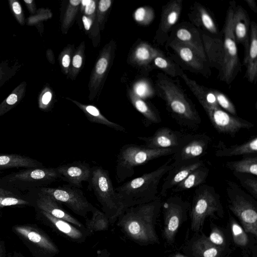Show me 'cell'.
<instances>
[{
  "label": "cell",
  "instance_id": "obj_1",
  "mask_svg": "<svg viewBox=\"0 0 257 257\" xmlns=\"http://www.w3.org/2000/svg\"><path fill=\"white\" fill-rule=\"evenodd\" d=\"M162 204L159 196L151 202L127 207L118 216L116 225L127 239L139 245L159 244L155 225Z\"/></svg>",
  "mask_w": 257,
  "mask_h": 257
},
{
  "label": "cell",
  "instance_id": "obj_2",
  "mask_svg": "<svg viewBox=\"0 0 257 257\" xmlns=\"http://www.w3.org/2000/svg\"><path fill=\"white\" fill-rule=\"evenodd\" d=\"M155 92L165 102L168 111L180 124L196 127L201 118L194 103L188 97L179 80H174L162 72L156 81Z\"/></svg>",
  "mask_w": 257,
  "mask_h": 257
},
{
  "label": "cell",
  "instance_id": "obj_3",
  "mask_svg": "<svg viewBox=\"0 0 257 257\" xmlns=\"http://www.w3.org/2000/svg\"><path fill=\"white\" fill-rule=\"evenodd\" d=\"M172 158L156 170L130 180L115 188L124 209L156 199L162 178L173 168Z\"/></svg>",
  "mask_w": 257,
  "mask_h": 257
},
{
  "label": "cell",
  "instance_id": "obj_4",
  "mask_svg": "<svg viewBox=\"0 0 257 257\" xmlns=\"http://www.w3.org/2000/svg\"><path fill=\"white\" fill-rule=\"evenodd\" d=\"M190 209L191 229L195 233L201 231L207 217L218 219L224 215L219 194L213 186L207 184L196 189Z\"/></svg>",
  "mask_w": 257,
  "mask_h": 257
},
{
  "label": "cell",
  "instance_id": "obj_5",
  "mask_svg": "<svg viewBox=\"0 0 257 257\" xmlns=\"http://www.w3.org/2000/svg\"><path fill=\"white\" fill-rule=\"evenodd\" d=\"M178 148L150 149L144 146L126 144L120 149L116 165V179L118 183L132 177L134 168L154 159L174 155Z\"/></svg>",
  "mask_w": 257,
  "mask_h": 257
},
{
  "label": "cell",
  "instance_id": "obj_6",
  "mask_svg": "<svg viewBox=\"0 0 257 257\" xmlns=\"http://www.w3.org/2000/svg\"><path fill=\"white\" fill-rule=\"evenodd\" d=\"M88 189L93 191L110 224L115 222L124 208L112 185L108 171L100 166L92 167Z\"/></svg>",
  "mask_w": 257,
  "mask_h": 257
},
{
  "label": "cell",
  "instance_id": "obj_7",
  "mask_svg": "<svg viewBox=\"0 0 257 257\" xmlns=\"http://www.w3.org/2000/svg\"><path fill=\"white\" fill-rule=\"evenodd\" d=\"M235 6V1L229 2L221 31L222 58L218 77L227 85H230L241 71L237 44L233 34V15Z\"/></svg>",
  "mask_w": 257,
  "mask_h": 257
},
{
  "label": "cell",
  "instance_id": "obj_8",
  "mask_svg": "<svg viewBox=\"0 0 257 257\" xmlns=\"http://www.w3.org/2000/svg\"><path fill=\"white\" fill-rule=\"evenodd\" d=\"M228 207L238 219L241 226L248 233L257 236V201L236 183H226Z\"/></svg>",
  "mask_w": 257,
  "mask_h": 257
},
{
  "label": "cell",
  "instance_id": "obj_9",
  "mask_svg": "<svg viewBox=\"0 0 257 257\" xmlns=\"http://www.w3.org/2000/svg\"><path fill=\"white\" fill-rule=\"evenodd\" d=\"M167 55L183 70L208 78L211 74L208 60L203 59L190 47L175 40L168 39L164 45Z\"/></svg>",
  "mask_w": 257,
  "mask_h": 257
},
{
  "label": "cell",
  "instance_id": "obj_10",
  "mask_svg": "<svg viewBox=\"0 0 257 257\" xmlns=\"http://www.w3.org/2000/svg\"><path fill=\"white\" fill-rule=\"evenodd\" d=\"M208 115L213 126L219 133L234 137L242 129H249L253 124L221 109L217 101L197 99Z\"/></svg>",
  "mask_w": 257,
  "mask_h": 257
},
{
  "label": "cell",
  "instance_id": "obj_11",
  "mask_svg": "<svg viewBox=\"0 0 257 257\" xmlns=\"http://www.w3.org/2000/svg\"><path fill=\"white\" fill-rule=\"evenodd\" d=\"M164 216L163 238L172 244L179 227L187 219L190 204L179 196H170L162 204Z\"/></svg>",
  "mask_w": 257,
  "mask_h": 257
},
{
  "label": "cell",
  "instance_id": "obj_12",
  "mask_svg": "<svg viewBox=\"0 0 257 257\" xmlns=\"http://www.w3.org/2000/svg\"><path fill=\"white\" fill-rule=\"evenodd\" d=\"M40 191L49 195L76 214L84 218L96 208L88 201L80 188L69 184L54 188L42 187Z\"/></svg>",
  "mask_w": 257,
  "mask_h": 257
},
{
  "label": "cell",
  "instance_id": "obj_13",
  "mask_svg": "<svg viewBox=\"0 0 257 257\" xmlns=\"http://www.w3.org/2000/svg\"><path fill=\"white\" fill-rule=\"evenodd\" d=\"M188 18L200 32L210 38L222 40L221 31L213 13L205 6L195 2L190 6Z\"/></svg>",
  "mask_w": 257,
  "mask_h": 257
},
{
  "label": "cell",
  "instance_id": "obj_14",
  "mask_svg": "<svg viewBox=\"0 0 257 257\" xmlns=\"http://www.w3.org/2000/svg\"><path fill=\"white\" fill-rule=\"evenodd\" d=\"M210 140L209 137L202 134L185 136L182 143L173 155V167L195 160L204 154L209 147Z\"/></svg>",
  "mask_w": 257,
  "mask_h": 257
},
{
  "label": "cell",
  "instance_id": "obj_15",
  "mask_svg": "<svg viewBox=\"0 0 257 257\" xmlns=\"http://www.w3.org/2000/svg\"><path fill=\"white\" fill-rule=\"evenodd\" d=\"M168 39L175 40L190 47L203 59L208 60L201 33L189 22L176 24L171 31Z\"/></svg>",
  "mask_w": 257,
  "mask_h": 257
},
{
  "label": "cell",
  "instance_id": "obj_16",
  "mask_svg": "<svg viewBox=\"0 0 257 257\" xmlns=\"http://www.w3.org/2000/svg\"><path fill=\"white\" fill-rule=\"evenodd\" d=\"M182 9L183 0H171L162 6L160 22L155 37L157 44L164 46L180 17Z\"/></svg>",
  "mask_w": 257,
  "mask_h": 257
},
{
  "label": "cell",
  "instance_id": "obj_17",
  "mask_svg": "<svg viewBox=\"0 0 257 257\" xmlns=\"http://www.w3.org/2000/svg\"><path fill=\"white\" fill-rule=\"evenodd\" d=\"M196 234L187 243L185 252L192 257H229L232 250L212 243L204 234Z\"/></svg>",
  "mask_w": 257,
  "mask_h": 257
},
{
  "label": "cell",
  "instance_id": "obj_18",
  "mask_svg": "<svg viewBox=\"0 0 257 257\" xmlns=\"http://www.w3.org/2000/svg\"><path fill=\"white\" fill-rule=\"evenodd\" d=\"M185 135L174 131L168 127L158 129L153 136L139 137L138 139L144 142V146L154 149L178 148L182 143Z\"/></svg>",
  "mask_w": 257,
  "mask_h": 257
},
{
  "label": "cell",
  "instance_id": "obj_19",
  "mask_svg": "<svg viewBox=\"0 0 257 257\" xmlns=\"http://www.w3.org/2000/svg\"><path fill=\"white\" fill-rule=\"evenodd\" d=\"M41 213L51 227L70 241L81 243L91 236L86 228H79L66 220L54 217L45 211L41 210Z\"/></svg>",
  "mask_w": 257,
  "mask_h": 257
},
{
  "label": "cell",
  "instance_id": "obj_20",
  "mask_svg": "<svg viewBox=\"0 0 257 257\" xmlns=\"http://www.w3.org/2000/svg\"><path fill=\"white\" fill-rule=\"evenodd\" d=\"M60 179L68 184L78 188L82 187V182H89L92 168L87 163L74 162L57 167Z\"/></svg>",
  "mask_w": 257,
  "mask_h": 257
},
{
  "label": "cell",
  "instance_id": "obj_21",
  "mask_svg": "<svg viewBox=\"0 0 257 257\" xmlns=\"http://www.w3.org/2000/svg\"><path fill=\"white\" fill-rule=\"evenodd\" d=\"M250 20L243 8L235 6L233 15V34L236 44H241L244 50L243 61L247 56L250 31Z\"/></svg>",
  "mask_w": 257,
  "mask_h": 257
},
{
  "label": "cell",
  "instance_id": "obj_22",
  "mask_svg": "<svg viewBox=\"0 0 257 257\" xmlns=\"http://www.w3.org/2000/svg\"><path fill=\"white\" fill-rule=\"evenodd\" d=\"M204 165L202 160H195L173 167L166 174L160 193L166 196L169 192L183 181L191 172Z\"/></svg>",
  "mask_w": 257,
  "mask_h": 257
},
{
  "label": "cell",
  "instance_id": "obj_23",
  "mask_svg": "<svg viewBox=\"0 0 257 257\" xmlns=\"http://www.w3.org/2000/svg\"><path fill=\"white\" fill-rule=\"evenodd\" d=\"M8 179L10 181L39 182L50 183L60 179L57 168H30L10 175Z\"/></svg>",
  "mask_w": 257,
  "mask_h": 257
},
{
  "label": "cell",
  "instance_id": "obj_24",
  "mask_svg": "<svg viewBox=\"0 0 257 257\" xmlns=\"http://www.w3.org/2000/svg\"><path fill=\"white\" fill-rule=\"evenodd\" d=\"M37 204L41 210L45 211L54 217L66 220L79 228H85L84 225L66 211L61 203L47 194L40 191Z\"/></svg>",
  "mask_w": 257,
  "mask_h": 257
},
{
  "label": "cell",
  "instance_id": "obj_25",
  "mask_svg": "<svg viewBox=\"0 0 257 257\" xmlns=\"http://www.w3.org/2000/svg\"><path fill=\"white\" fill-rule=\"evenodd\" d=\"M15 229L36 244L41 249L45 257H53L59 253L57 245L43 233L22 226L16 227Z\"/></svg>",
  "mask_w": 257,
  "mask_h": 257
},
{
  "label": "cell",
  "instance_id": "obj_26",
  "mask_svg": "<svg viewBox=\"0 0 257 257\" xmlns=\"http://www.w3.org/2000/svg\"><path fill=\"white\" fill-rule=\"evenodd\" d=\"M243 64L246 68L244 77L249 82L255 84L257 77V24L253 21L250 23L249 49Z\"/></svg>",
  "mask_w": 257,
  "mask_h": 257
},
{
  "label": "cell",
  "instance_id": "obj_27",
  "mask_svg": "<svg viewBox=\"0 0 257 257\" xmlns=\"http://www.w3.org/2000/svg\"><path fill=\"white\" fill-rule=\"evenodd\" d=\"M257 153V137L255 136L241 144L226 146L219 143L215 155L217 157L256 154Z\"/></svg>",
  "mask_w": 257,
  "mask_h": 257
},
{
  "label": "cell",
  "instance_id": "obj_28",
  "mask_svg": "<svg viewBox=\"0 0 257 257\" xmlns=\"http://www.w3.org/2000/svg\"><path fill=\"white\" fill-rule=\"evenodd\" d=\"M230 231L233 244L248 253L256 248L255 240L251 239L248 233L232 216L229 219Z\"/></svg>",
  "mask_w": 257,
  "mask_h": 257
},
{
  "label": "cell",
  "instance_id": "obj_29",
  "mask_svg": "<svg viewBox=\"0 0 257 257\" xmlns=\"http://www.w3.org/2000/svg\"><path fill=\"white\" fill-rule=\"evenodd\" d=\"M41 164L29 157L17 154H0V169L12 168H36Z\"/></svg>",
  "mask_w": 257,
  "mask_h": 257
},
{
  "label": "cell",
  "instance_id": "obj_30",
  "mask_svg": "<svg viewBox=\"0 0 257 257\" xmlns=\"http://www.w3.org/2000/svg\"><path fill=\"white\" fill-rule=\"evenodd\" d=\"M209 172V169L204 165L199 167L173 188L172 192L184 191L203 184L208 176Z\"/></svg>",
  "mask_w": 257,
  "mask_h": 257
},
{
  "label": "cell",
  "instance_id": "obj_31",
  "mask_svg": "<svg viewBox=\"0 0 257 257\" xmlns=\"http://www.w3.org/2000/svg\"><path fill=\"white\" fill-rule=\"evenodd\" d=\"M152 61L155 67L171 78L180 77L184 73L181 67L164 52L156 56Z\"/></svg>",
  "mask_w": 257,
  "mask_h": 257
},
{
  "label": "cell",
  "instance_id": "obj_32",
  "mask_svg": "<svg viewBox=\"0 0 257 257\" xmlns=\"http://www.w3.org/2000/svg\"><path fill=\"white\" fill-rule=\"evenodd\" d=\"M77 104L84 111L89 121L104 125L116 131L125 132V129L122 126L107 119L95 106Z\"/></svg>",
  "mask_w": 257,
  "mask_h": 257
},
{
  "label": "cell",
  "instance_id": "obj_33",
  "mask_svg": "<svg viewBox=\"0 0 257 257\" xmlns=\"http://www.w3.org/2000/svg\"><path fill=\"white\" fill-rule=\"evenodd\" d=\"M225 167L233 173L249 174L257 176V157L255 155L238 161L227 162Z\"/></svg>",
  "mask_w": 257,
  "mask_h": 257
},
{
  "label": "cell",
  "instance_id": "obj_34",
  "mask_svg": "<svg viewBox=\"0 0 257 257\" xmlns=\"http://www.w3.org/2000/svg\"><path fill=\"white\" fill-rule=\"evenodd\" d=\"M110 224L109 221L105 214L96 208L92 212L91 218L86 219L84 225L91 235L97 231L107 230Z\"/></svg>",
  "mask_w": 257,
  "mask_h": 257
},
{
  "label": "cell",
  "instance_id": "obj_35",
  "mask_svg": "<svg viewBox=\"0 0 257 257\" xmlns=\"http://www.w3.org/2000/svg\"><path fill=\"white\" fill-rule=\"evenodd\" d=\"M208 240L213 244L224 249H230V239L229 233L225 229L213 224L211 225V232L207 236Z\"/></svg>",
  "mask_w": 257,
  "mask_h": 257
},
{
  "label": "cell",
  "instance_id": "obj_36",
  "mask_svg": "<svg viewBox=\"0 0 257 257\" xmlns=\"http://www.w3.org/2000/svg\"><path fill=\"white\" fill-rule=\"evenodd\" d=\"M133 102L136 109L144 115L148 122L157 123L161 122L160 114L155 108L139 98L134 99Z\"/></svg>",
  "mask_w": 257,
  "mask_h": 257
},
{
  "label": "cell",
  "instance_id": "obj_37",
  "mask_svg": "<svg viewBox=\"0 0 257 257\" xmlns=\"http://www.w3.org/2000/svg\"><path fill=\"white\" fill-rule=\"evenodd\" d=\"M233 175L250 195L257 199V177L253 175L245 173H233Z\"/></svg>",
  "mask_w": 257,
  "mask_h": 257
},
{
  "label": "cell",
  "instance_id": "obj_38",
  "mask_svg": "<svg viewBox=\"0 0 257 257\" xmlns=\"http://www.w3.org/2000/svg\"><path fill=\"white\" fill-rule=\"evenodd\" d=\"M211 92L215 96L219 106L228 113L236 115V110L234 104L228 97L219 90L210 88Z\"/></svg>",
  "mask_w": 257,
  "mask_h": 257
},
{
  "label": "cell",
  "instance_id": "obj_39",
  "mask_svg": "<svg viewBox=\"0 0 257 257\" xmlns=\"http://www.w3.org/2000/svg\"><path fill=\"white\" fill-rule=\"evenodd\" d=\"M154 12L152 8L149 7H141L138 8L135 12V20L144 24L151 23L154 18Z\"/></svg>",
  "mask_w": 257,
  "mask_h": 257
},
{
  "label": "cell",
  "instance_id": "obj_40",
  "mask_svg": "<svg viewBox=\"0 0 257 257\" xmlns=\"http://www.w3.org/2000/svg\"><path fill=\"white\" fill-rule=\"evenodd\" d=\"M28 202L21 198L14 197L13 196H0V207L18 205H25Z\"/></svg>",
  "mask_w": 257,
  "mask_h": 257
},
{
  "label": "cell",
  "instance_id": "obj_41",
  "mask_svg": "<svg viewBox=\"0 0 257 257\" xmlns=\"http://www.w3.org/2000/svg\"><path fill=\"white\" fill-rule=\"evenodd\" d=\"M135 90L138 95L143 97L152 95L153 92V91L149 87L148 84L144 82L137 84L135 86Z\"/></svg>",
  "mask_w": 257,
  "mask_h": 257
},
{
  "label": "cell",
  "instance_id": "obj_42",
  "mask_svg": "<svg viewBox=\"0 0 257 257\" xmlns=\"http://www.w3.org/2000/svg\"><path fill=\"white\" fill-rule=\"evenodd\" d=\"M108 65L107 60L104 57H102L97 61L95 71L97 74L102 75L106 70Z\"/></svg>",
  "mask_w": 257,
  "mask_h": 257
},
{
  "label": "cell",
  "instance_id": "obj_43",
  "mask_svg": "<svg viewBox=\"0 0 257 257\" xmlns=\"http://www.w3.org/2000/svg\"><path fill=\"white\" fill-rule=\"evenodd\" d=\"M81 4L85 7V13L87 15L92 14L95 10V3L92 0H82Z\"/></svg>",
  "mask_w": 257,
  "mask_h": 257
},
{
  "label": "cell",
  "instance_id": "obj_44",
  "mask_svg": "<svg viewBox=\"0 0 257 257\" xmlns=\"http://www.w3.org/2000/svg\"><path fill=\"white\" fill-rule=\"evenodd\" d=\"M111 6V1L101 0L99 3L98 9L101 12L106 11Z\"/></svg>",
  "mask_w": 257,
  "mask_h": 257
},
{
  "label": "cell",
  "instance_id": "obj_45",
  "mask_svg": "<svg viewBox=\"0 0 257 257\" xmlns=\"http://www.w3.org/2000/svg\"><path fill=\"white\" fill-rule=\"evenodd\" d=\"M73 66L76 68H79L82 65V58L79 55H76L73 58Z\"/></svg>",
  "mask_w": 257,
  "mask_h": 257
},
{
  "label": "cell",
  "instance_id": "obj_46",
  "mask_svg": "<svg viewBox=\"0 0 257 257\" xmlns=\"http://www.w3.org/2000/svg\"><path fill=\"white\" fill-rule=\"evenodd\" d=\"M52 98V94L50 92H46L42 96V102L44 105H47L50 102Z\"/></svg>",
  "mask_w": 257,
  "mask_h": 257
},
{
  "label": "cell",
  "instance_id": "obj_47",
  "mask_svg": "<svg viewBox=\"0 0 257 257\" xmlns=\"http://www.w3.org/2000/svg\"><path fill=\"white\" fill-rule=\"evenodd\" d=\"M250 10L254 13H257V6L254 0H244Z\"/></svg>",
  "mask_w": 257,
  "mask_h": 257
},
{
  "label": "cell",
  "instance_id": "obj_48",
  "mask_svg": "<svg viewBox=\"0 0 257 257\" xmlns=\"http://www.w3.org/2000/svg\"><path fill=\"white\" fill-rule=\"evenodd\" d=\"M82 21L86 30H89L92 24V21L87 17L84 16L82 17Z\"/></svg>",
  "mask_w": 257,
  "mask_h": 257
},
{
  "label": "cell",
  "instance_id": "obj_49",
  "mask_svg": "<svg viewBox=\"0 0 257 257\" xmlns=\"http://www.w3.org/2000/svg\"><path fill=\"white\" fill-rule=\"evenodd\" d=\"M96 257H109L110 253L107 249L104 248L98 250L96 252Z\"/></svg>",
  "mask_w": 257,
  "mask_h": 257
},
{
  "label": "cell",
  "instance_id": "obj_50",
  "mask_svg": "<svg viewBox=\"0 0 257 257\" xmlns=\"http://www.w3.org/2000/svg\"><path fill=\"white\" fill-rule=\"evenodd\" d=\"M12 6L13 10L16 15H19L21 14L22 8L20 4L18 2H14L12 4Z\"/></svg>",
  "mask_w": 257,
  "mask_h": 257
},
{
  "label": "cell",
  "instance_id": "obj_51",
  "mask_svg": "<svg viewBox=\"0 0 257 257\" xmlns=\"http://www.w3.org/2000/svg\"><path fill=\"white\" fill-rule=\"evenodd\" d=\"M70 62V59L69 56L68 55H65L63 56V57L62 58V65L64 67L67 68L69 66Z\"/></svg>",
  "mask_w": 257,
  "mask_h": 257
},
{
  "label": "cell",
  "instance_id": "obj_52",
  "mask_svg": "<svg viewBox=\"0 0 257 257\" xmlns=\"http://www.w3.org/2000/svg\"><path fill=\"white\" fill-rule=\"evenodd\" d=\"M13 193L0 187V196H10Z\"/></svg>",
  "mask_w": 257,
  "mask_h": 257
},
{
  "label": "cell",
  "instance_id": "obj_53",
  "mask_svg": "<svg viewBox=\"0 0 257 257\" xmlns=\"http://www.w3.org/2000/svg\"><path fill=\"white\" fill-rule=\"evenodd\" d=\"M81 2V0H70L69 1V3L70 5H73L74 6H78Z\"/></svg>",
  "mask_w": 257,
  "mask_h": 257
},
{
  "label": "cell",
  "instance_id": "obj_54",
  "mask_svg": "<svg viewBox=\"0 0 257 257\" xmlns=\"http://www.w3.org/2000/svg\"><path fill=\"white\" fill-rule=\"evenodd\" d=\"M169 257H190V256H188L182 254L180 253L177 252V253H175L170 254Z\"/></svg>",
  "mask_w": 257,
  "mask_h": 257
},
{
  "label": "cell",
  "instance_id": "obj_55",
  "mask_svg": "<svg viewBox=\"0 0 257 257\" xmlns=\"http://www.w3.org/2000/svg\"><path fill=\"white\" fill-rule=\"evenodd\" d=\"M242 257H249V254L247 252L245 251H243V255Z\"/></svg>",
  "mask_w": 257,
  "mask_h": 257
},
{
  "label": "cell",
  "instance_id": "obj_56",
  "mask_svg": "<svg viewBox=\"0 0 257 257\" xmlns=\"http://www.w3.org/2000/svg\"><path fill=\"white\" fill-rule=\"evenodd\" d=\"M25 2H26L27 3H28V4H30V3H32V2H33V1H32V0H28V1L25 0Z\"/></svg>",
  "mask_w": 257,
  "mask_h": 257
}]
</instances>
